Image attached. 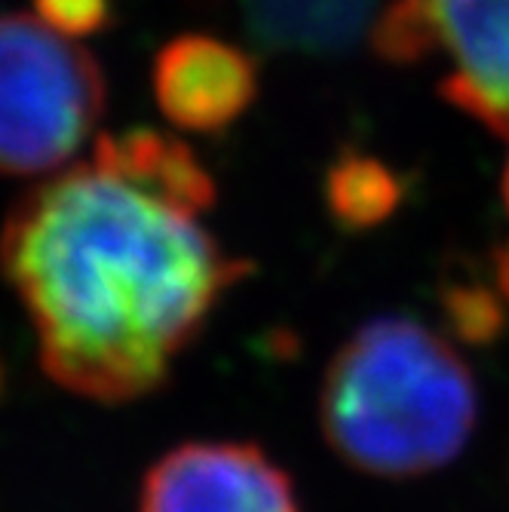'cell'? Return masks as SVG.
Listing matches in <instances>:
<instances>
[{
	"instance_id": "cell-1",
	"label": "cell",
	"mask_w": 509,
	"mask_h": 512,
	"mask_svg": "<svg viewBox=\"0 0 509 512\" xmlns=\"http://www.w3.org/2000/svg\"><path fill=\"white\" fill-rule=\"evenodd\" d=\"M212 203L197 154L142 126L99 135L10 209L0 270L62 390L120 405L166 384L246 273L203 221Z\"/></svg>"
},
{
	"instance_id": "cell-2",
	"label": "cell",
	"mask_w": 509,
	"mask_h": 512,
	"mask_svg": "<svg viewBox=\"0 0 509 512\" xmlns=\"http://www.w3.org/2000/svg\"><path fill=\"white\" fill-rule=\"evenodd\" d=\"M476 421L479 387L467 359L408 316H381L356 329L319 393V424L332 451L381 479L448 467Z\"/></svg>"
},
{
	"instance_id": "cell-3",
	"label": "cell",
	"mask_w": 509,
	"mask_h": 512,
	"mask_svg": "<svg viewBox=\"0 0 509 512\" xmlns=\"http://www.w3.org/2000/svg\"><path fill=\"white\" fill-rule=\"evenodd\" d=\"M108 105L105 71L37 13L0 16V175L43 178L77 160Z\"/></svg>"
},
{
	"instance_id": "cell-4",
	"label": "cell",
	"mask_w": 509,
	"mask_h": 512,
	"mask_svg": "<svg viewBox=\"0 0 509 512\" xmlns=\"http://www.w3.org/2000/svg\"><path fill=\"white\" fill-rule=\"evenodd\" d=\"M375 50L396 65H442L439 96L509 138V0H393Z\"/></svg>"
},
{
	"instance_id": "cell-5",
	"label": "cell",
	"mask_w": 509,
	"mask_h": 512,
	"mask_svg": "<svg viewBox=\"0 0 509 512\" xmlns=\"http://www.w3.org/2000/svg\"><path fill=\"white\" fill-rule=\"evenodd\" d=\"M138 512H301L292 476L252 442H188L148 470Z\"/></svg>"
},
{
	"instance_id": "cell-6",
	"label": "cell",
	"mask_w": 509,
	"mask_h": 512,
	"mask_svg": "<svg viewBox=\"0 0 509 512\" xmlns=\"http://www.w3.org/2000/svg\"><path fill=\"white\" fill-rule=\"evenodd\" d=\"M154 96L172 126L224 132L258 99V65L234 43L184 34L154 59Z\"/></svg>"
},
{
	"instance_id": "cell-7",
	"label": "cell",
	"mask_w": 509,
	"mask_h": 512,
	"mask_svg": "<svg viewBox=\"0 0 509 512\" xmlns=\"http://www.w3.org/2000/svg\"><path fill=\"white\" fill-rule=\"evenodd\" d=\"M399 200L396 178L378 163L365 157L341 160L329 175V203L338 221L362 227L378 224Z\"/></svg>"
},
{
	"instance_id": "cell-8",
	"label": "cell",
	"mask_w": 509,
	"mask_h": 512,
	"mask_svg": "<svg viewBox=\"0 0 509 512\" xmlns=\"http://www.w3.org/2000/svg\"><path fill=\"white\" fill-rule=\"evenodd\" d=\"M34 13L68 37H86L111 22V0H34Z\"/></svg>"
},
{
	"instance_id": "cell-9",
	"label": "cell",
	"mask_w": 509,
	"mask_h": 512,
	"mask_svg": "<svg viewBox=\"0 0 509 512\" xmlns=\"http://www.w3.org/2000/svg\"><path fill=\"white\" fill-rule=\"evenodd\" d=\"M500 286H503V292L509 295V252H503V258H500Z\"/></svg>"
},
{
	"instance_id": "cell-10",
	"label": "cell",
	"mask_w": 509,
	"mask_h": 512,
	"mask_svg": "<svg viewBox=\"0 0 509 512\" xmlns=\"http://www.w3.org/2000/svg\"><path fill=\"white\" fill-rule=\"evenodd\" d=\"M503 206H506V215H509V160L503 166Z\"/></svg>"
}]
</instances>
